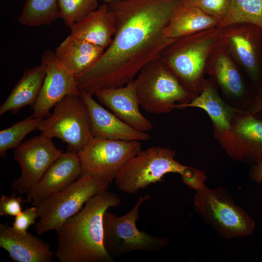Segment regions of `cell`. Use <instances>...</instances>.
<instances>
[{
  "label": "cell",
  "instance_id": "1",
  "mask_svg": "<svg viewBox=\"0 0 262 262\" xmlns=\"http://www.w3.org/2000/svg\"><path fill=\"white\" fill-rule=\"evenodd\" d=\"M186 0H117L107 3L115 31L98 60L75 78L79 89L94 95L100 90L123 86L133 81L148 63L159 59L175 39L164 29Z\"/></svg>",
  "mask_w": 262,
  "mask_h": 262
},
{
  "label": "cell",
  "instance_id": "2",
  "mask_svg": "<svg viewBox=\"0 0 262 262\" xmlns=\"http://www.w3.org/2000/svg\"><path fill=\"white\" fill-rule=\"evenodd\" d=\"M121 199L107 190L88 200L76 214L56 231L57 246L54 253L60 262H112L104 245L103 216L107 210L117 207Z\"/></svg>",
  "mask_w": 262,
  "mask_h": 262
},
{
  "label": "cell",
  "instance_id": "3",
  "mask_svg": "<svg viewBox=\"0 0 262 262\" xmlns=\"http://www.w3.org/2000/svg\"><path fill=\"white\" fill-rule=\"evenodd\" d=\"M221 40V29L217 27L193 33L175 39L159 59L188 90L195 86Z\"/></svg>",
  "mask_w": 262,
  "mask_h": 262
},
{
  "label": "cell",
  "instance_id": "4",
  "mask_svg": "<svg viewBox=\"0 0 262 262\" xmlns=\"http://www.w3.org/2000/svg\"><path fill=\"white\" fill-rule=\"evenodd\" d=\"M111 182L91 175L82 174L67 187L47 197L36 206L39 215L35 224L37 234L41 235L56 230L91 198L107 190Z\"/></svg>",
  "mask_w": 262,
  "mask_h": 262
},
{
  "label": "cell",
  "instance_id": "5",
  "mask_svg": "<svg viewBox=\"0 0 262 262\" xmlns=\"http://www.w3.org/2000/svg\"><path fill=\"white\" fill-rule=\"evenodd\" d=\"M175 150L153 146L141 150L122 168L114 180L117 188L128 194H135L152 183L161 181L170 173L187 176L192 167L176 161Z\"/></svg>",
  "mask_w": 262,
  "mask_h": 262
},
{
  "label": "cell",
  "instance_id": "6",
  "mask_svg": "<svg viewBox=\"0 0 262 262\" xmlns=\"http://www.w3.org/2000/svg\"><path fill=\"white\" fill-rule=\"evenodd\" d=\"M193 204L198 215L222 237H246L255 229L253 219L221 187L212 189L205 185L196 191Z\"/></svg>",
  "mask_w": 262,
  "mask_h": 262
},
{
  "label": "cell",
  "instance_id": "7",
  "mask_svg": "<svg viewBox=\"0 0 262 262\" xmlns=\"http://www.w3.org/2000/svg\"><path fill=\"white\" fill-rule=\"evenodd\" d=\"M149 197V195L140 196L134 206L123 215L107 211L104 213V245L113 259L135 251H158L169 246L166 238L152 236L137 228L140 208Z\"/></svg>",
  "mask_w": 262,
  "mask_h": 262
},
{
  "label": "cell",
  "instance_id": "8",
  "mask_svg": "<svg viewBox=\"0 0 262 262\" xmlns=\"http://www.w3.org/2000/svg\"><path fill=\"white\" fill-rule=\"evenodd\" d=\"M133 82L140 105L150 113L169 112L176 102L186 103L190 95L160 59L145 65Z\"/></svg>",
  "mask_w": 262,
  "mask_h": 262
},
{
  "label": "cell",
  "instance_id": "9",
  "mask_svg": "<svg viewBox=\"0 0 262 262\" xmlns=\"http://www.w3.org/2000/svg\"><path fill=\"white\" fill-rule=\"evenodd\" d=\"M37 130L60 139L78 153L94 138L88 109L81 96L75 95L59 101L53 113L40 122Z\"/></svg>",
  "mask_w": 262,
  "mask_h": 262
},
{
  "label": "cell",
  "instance_id": "10",
  "mask_svg": "<svg viewBox=\"0 0 262 262\" xmlns=\"http://www.w3.org/2000/svg\"><path fill=\"white\" fill-rule=\"evenodd\" d=\"M141 150L140 141L94 137L78 152L82 174L91 175L112 182Z\"/></svg>",
  "mask_w": 262,
  "mask_h": 262
},
{
  "label": "cell",
  "instance_id": "11",
  "mask_svg": "<svg viewBox=\"0 0 262 262\" xmlns=\"http://www.w3.org/2000/svg\"><path fill=\"white\" fill-rule=\"evenodd\" d=\"M41 133L21 143L15 149L14 157L21 173L12 182V190L20 195L27 192L39 180L49 167L63 153L52 141Z\"/></svg>",
  "mask_w": 262,
  "mask_h": 262
},
{
  "label": "cell",
  "instance_id": "12",
  "mask_svg": "<svg viewBox=\"0 0 262 262\" xmlns=\"http://www.w3.org/2000/svg\"><path fill=\"white\" fill-rule=\"evenodd\" d=\"M41 63L46 69V76L38 97L32 106V115L44 118L50 110L62 98L69 95L81 96L76 78L59 63L54 51L46 50Z\"/></svg>",
  "mask_w": 262,
  "mask_h": 262
},
{
  "label": "cell",
  "instance_id": "13",
  "mask_svg": "<svg viewBox=\"0 0 262 262\" xmlns=\"http://www.w3.org/2000/svg\"><path fill=\"white\" fill-rule=\"evenodd\" d=\"M221 29L222 39L230 52L256 83L261 78L262 30L250 23H236Z\"/></svg>",
  "mask_w": 262,
  "mask_h": 262
},
{
  "label": "cell",
  "instance_id": "14",
  "mask_svg": "<svg viewBox=\"0 0 262 262\" xmlns=\"http://www.w3.org/2000/svg\"><path fill=\"white\" fill-rule=\"evenodd\" d=\"M81 161L77 152L67 147L27 192L28 202L38 206L43 200L65 188L81 177Z\"/></svg>",
  "mask_w": 262,
  "mask_h": 262
},
{
  "label": "cell",
  "instance_id": "15",
  "mask_svg": "<svg viewBox=\"0 0 262 262\" xmlns=\"http://www.w3.org/2000/svg\"><path fill=\"white\" fill-rule=\"evenodd\" d=\"M94 95L98 101L132 128L146 132L153 128L151 121L140 113L133 82L122 87L98 90Z\"/></svg>",
  "mask_w": 262,
  "mask_h": 262
},
{
  "label": "cell",
  "instance_id": "16",
  "mask_svg": "<svg viewBox=\"0 0 262 262\" xmlns=\"http://www.w3.org/2000/svg\"><path fill=\"white\" fill-rule=\"evenodd\" d=\"M81 96L89 111L93 137L113 140L146 141L149 134L138 131L103 108L92 95L81 91Z\"/></svg>",
  "mask_w": 262,
  "mask_h": 262
},
{
  "label": "cell",
  "instance_id": "17",
  "mask_svg": "<svg viewBox=\"0 0 262 262\" xmlns=\"http://www.w3.org/2000/svg\"><path fill=\"white\" fill-rule=\"evenodd\" d=\"M0 247L16 262H51L53 257L49 244L28 231H16L7 223L0 224Z\"/></svg>",
  "mask_w": 262,
  "mask_h": 262
},
{
  "label": "cell",
  "instance_id": "18",
  "mask_svg": "<svg viewBox=\"0 0 262 262\" xmlns=\"http://www.w3.org/2000/svg\"><path fill=\"white\" fill-rule=\"evenodd\" d=\"M72 36L106 49L115 31L113 14L104 3L70 27Z\"/></svg>",
  "mask_w": 262,
  "mask_h": 262
},
{
  "label": "cell",
  "instance_id": "19",
  "mask_svg": "<svg viewBox=\"0 0 262 262\" xmlns=\"http://www.w3.org/2000/svg\"><path fill=\"white\" fill-rule=\"evenodd\" d=\"M105 49L69 34L55 48L54 53L62 66L77 78L92 67Z\"/></svg>",
  "mask_w": 262,
  "mask_h": 262
},
{
  "label": "cell",
  "instance_id": "20",
  "mask_svg": "<svg viewBox=\"0 0 262 262\" xmlns=\"http://www.w3.org/2000/svg\"><path fill=\"white\" fill-rule=\"evenodd\" d=\"M45 76V67L42 63L26 69L1 105L0 115L8 112L16 113L27 105L32 106L38 97Z\"/></svg>",
  "mask_w": 262,
  "mask_h": 262
},
{
  "label": "cell",
  "instance_id": "21",
  "mask_svg": "<svg viewBox=\"0 0 262 262\" xmlns=\"http://www.w3.org/2000/svg\"><path fill=\"white\" fill-rule=\"evenodd\" d=\"M219 21L195 7L183 5L173 15L166 25L165 35L177 39L218 26Z\"/></svg>",
  "mask_w": 262,
  "mask_h": 262
},
{
  "label": "cell",
  "instance_id": "22",
  "mask_svg": "<svg viewBox=\"0 0 262 262\" xmlns=\"http://www.w3.org/2000/svg\"><path fill=\"white\" fill-rule=\"evenodd\" d=\"M230 52L222 38L211 53L206 66L211 68L220 85L227 92L239 96L243 93V84Z\"/></svg>",
  "mask_w": 262,
  "mask_h": 262
},
{
  "label": "cell",
  "instance_id": "23",
  "mask_svg": "<svg viewBox=\"0 0 262 262\" xmlns=\"http://www.w3.org/2000/svg\"><path fill=\"white\" fill-rule=\"evenodd\" d=\"M188 107H198L204 109L219 129L228 130L230 129L231 112L215 91L210 86H205L201 94L191 101L185 104L175 105V108H182Z\"/></svg>",
  "mask_w": 262,
  "mask_h": 262
},
{
  "label": "cell",
  "instance_id": "24",
  "mask_svg": "<svg viewBox=\"0 0 262 262\" xmlns=\"http://www.w3.org/2000/svg\"><path fill=\"white\" fill-rule=\"evenodd\" d=\"M60 17L58 0H27L18 17L24 26L50 25Z\"/></svg>",
  "mask_w": 262,
  "mask_h": 262
},
{
  "label": "cell",
  "instance_id": "25",
  "mask_svg": "<svg viewBox=\"0 0 262 262\" xmlns=\"http://www.w3.org/2000/svg\"><path fill=\"white\" fill-rule=\"evenodd\" d=\"M243 23L255 25L262 30V0H232L227 16L217 27Z\"/></svg>",
  "mask_w": 262,
  "mask_h": 262
},
{
  "label": "cell",
  "instance_id": "26",
  "mask_svg": "<svg viewBox=\"0 0 262 262\" xmlns=\"http://www.w3.org/2000/svg\"><path fill=\"white\" fill-rule=\"evenodd\" d=\"M236 131L247 143L244 155L252 158L256 163L262 161V121L250 115L237 124Z\"/></svg>",
  "mask_w": 262,
  "mask_h": 262
},
{
  "label": "cell",
  "instance_id": "27",
  "mask_svg": "<svg viewBox=\"0 0 262 262\" xmlns=\"http://www.w3.org/2000/svg\"><path fill=\"white\" fill-rule=\"evenodd\" d=\"M43 118H36L32 115L17 122L12 126L0 131V155L5 156L10 149L16 148L23 139L30 132L37 130Z\"/></svg>",
  "mask_w": 262,
  "mask_h": 262
},
{
  "label": "cell",
  "instance_id": "28",
  "mask_svg": "<svg viewBox=\"0 0 262 262\" xmlns=\"http://www.w3.org/2000/svg\"><path fill=\"white\" fill-rule=\"evenodd\" d=\"M60 17L69 28L98 8V0H58Z\"/></svg>",
  "mask_w": 262,
  "mask_h": 262
},
{
  "label": "cell",
  "instance_id": "29",
  "mask_svg": "<svg viewBox=\"0 0 262 262\" xmlns=\"http://www.w3.org/2000/svg\"><path fill=\"white\" fill-rule=\"evenodd\" d=\"M231 0H186L184 5L199 9L205 14L216 18L219 24L227 16L230 7Z\"/></svg>",
  "mask_w": 262,
  "mask_h": 262
},
{
  "label": "cell",
  "instance_id": "30",
  "mask_svg": "<svg viewBox=\"0 0 262 262\" xmlns=\"http://www.w3.org/2000/svg\"><path fill=\"white\" fill-rule=\"evenodd\" d=\"M28 201V199H23L16 192L11 196L1 195L0 199V215L1 216H16L22 211V204Z\"/></svg>",
  "mask_w": 262,
  "mask_h": 262
},
{
  "label": "cell",
  "instance_id": "31",
  "mask_svg": "<svg viewBox=\"0 0 262 262\" xmlns=\"http://www.w3.org/2000/svg\"><path fill=\"white\" fill-rule=\"evenodd\" d=\"M39 215L36 206L27 208L15 217L12 227L16 231L25 233L30 226L36 224Z\"/></svg>",
  "mask_w": 262,
  "mask_h": 262
},
{
  "label": "cell",
  "instance_id": "32",
  "mask_svg": "<svg viewBox=\"0 0 262 262\" xmlns=\"http://www.w3.org/2000/svg\"><path fill=\"white\" fill-rule=\"evenodd\" d=\"M252 180L258 183L262 182V161L256 163L250 171Z\"/></svg>",
  "mask_w": 262,
  "mask_h": 262
},
{
  "label": "cell",
  "instance_id": "33",
  "mask_svg": "<svg viewBox=\"0 0 262 262\" xmlns=\"http://www.w3.org/2000/svg\"><path fill=\"white\" fill-rule=\"evenodd\" d=\"M262 110V88L258 98L256 100L255 103L250 108L249 113L250 115H253Z\"/></svg>",
  "mask_w": 262,
  "mask_h": 262
},
{
  "label": "cell",
  "instance_id": "34",
  "mask_svg": "<svg viewBox=\"0 0 262 262\" xmlns=\"http://www.w3.org/2000/svg\"><path fill=\"white\" fill-rule=\"evenodd\" d=\"M105 3H109L117 0H102Z\"/></svg>",
  "mask_w": 262,
  "mask_h": 262
}]
</instances>
